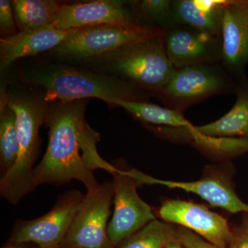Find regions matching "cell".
<instances>
[{
	"label": "cell",
	"mask_w": 248,
	"mask_h": 248,
	"mask_svg": "<svg viewBox=\"0 0 248 248\" xmlns=\"http://www.w3.org/2000/svg\"><path fill=\"white\" fill-rule=\"evenodd\" d=\"M156 216L166 223L193 232L218 247H231L232 244L234 236L228 220L202 204L182 200H166Z\"/></svg>",
	"instance_id": "cell-10"
},
{
	"label": "cell",
	"mask_w": 248,
	"mask_h": 248,
	"mask_svg": "<svg viewBox=\"0 0 248 248\" xmlns=\"http://www.w3.org/2000/svg\"><path fill=\"white\" fill-rule=\"evenodd\" d=\"M89 99L49 102L45 124L48 128V143L43 157L35 166V181L38 186H60L73 180L82 183L86 191L99 183L94 170L115 169L97 153L99 134L86 120Z\"/></svg>",
	"instance_id": "cell-1"
},
{
	"label": "cell",
	"mask_w": 248,
	"mask_h": 248,
	"mask_svg": "<svg viewBox=\"0 0 248 248\" xmlns=\"http://www.w3.org/2000/svg\"><path fill=\"white\" fill-rule=\"evenodd\" d=\"M2 248H40L38 246L33 244H22L16 245L5 244Z\"/></svg>",
	"instance_id": "cell-27"
},
{
	"label": "cell",
	"mask_w": 248,
	"mask_h": 248,
	"mask_svg": "<svg viewBox=\"0 0 248 248\" xmlns=\"http://www.w3.org/2000/svg\"><path fill=\"white\" fill-rule=\"evenodd\" d=\"M175 228L170 223L155 219L115 248H164L174 237Z\"/></svg>",
	"instance_id": "cell-21"
},
{
	"label": "cell",
	"mask_w": 248,
	"mask_h": 248,
	"mask_svg": "<svg viewBox=\"0 0 248 248\" xmlns=\"http://www.w3.org/2000/svg\"><path fill=\"white\" fill-rule=\"evenodd\" d=\"M114 107L122 108L143 125L171 128H187L192 125L186 120L184 114L148 102L116 101Z\"/></svg>",
	"instance_id": "cell-19"
},
{
	"label": "cell",
	"mask_w": 248,
	"mask_h": 248,
	"mask_svg": "<svg viewBox=\"0 0 248 248\" xmlns=\"http://www.w3.org/2000/svg\"><path fill=\"white\" fill-rule=\"evenodd\" d=\"M110 174L113 177L114 212L108 226V236L111 246L115 248L150 222L156 219V213L139 195L138 188L141 186L129 170L120 169L116 165Z\"/></svg>",
	"instance_id": "cell-9"
},
{
	"label": "cell",
	"mask_w": 248,
	"mask_h": 248,
	"mask_svg": "<svg viewBox=\"0 0 248 248\" xmlns=\"http://www.w3.org/2000/svg\"><path fill=\"white\" fill-rule=\"evenodd\" d=\"M166 34L161 28L146 24L102 25L69 30L65 40L46 53L53 61L79 66L141 41Z\"/></svg>",
	"instance_id": "cell-5"
},
{
	"label": "cell",
	"mask_w": 248,
	"mask_h": 248,
	"mask_svg": "<svg viewBox=\"0 0 248 248\" xmlns=\"http://www.w3.org/2000/svg\"><path fill=\"white\" fill-rule=\"evenodd\" d=\"M113 197L112 182H104L86 191L60 248H112L108 236V220Z\"/></svg>",
	"instance_id": "cell-8"
},
{
	"label": "cell",
	"mask_w": 248,
	"mask_h": 248,
	"mask_svg": "<svg viewBox=\"0 0 248 248\" xmlns=\"http://www.w3.org/2000/svg\"><path fill=\"white\" fill-rule=\"evenodd\" d=\"M63 4L55 0H13L11 4L18 31L32 30L53 24Z\"/></svg>",
	"instance_id": "cell-18"
},
{
	"label": "cell",
	"mask_w": 248,
	"mask_h": 248,
	"mask_svg": "<svg viewBox=\"0 0 248 248\" xmlns=\"http://www.w3.org/2000/svg\"><path fill=\"white\" fill-rule=\"evenodd\" d=\"M236 100L229 112L212 123L202 125L192 124L184 128L187 133L214 138L248 139V84L236 86Z\"/></svg>",
	"instance_id": "cell-17"
},
{
	"label": "cell",
	"mask_w": 248,
	"mask_h": 248,
	"mask_svg": "<svg viewBox=\"0 0 248 248\" xmlns=\"http://www.w3.org/2000/svg\"><path fill=\"white\" fill-rule=\"evenodd\" d=\"M18 31L15 21L11 1H0V34L1 37H8L16 35Z\"/></svg>",
	"instance_id": "cell-25"
},
{
	"label": "cell",
	"mask_w": 248,
	"mask_h": 248,
	"mask_svg": "<svg viewBox=\"0 0 248 248\" xmlns=\"http://www.w3.org/2000/svg\"><path fill=\"white\" fill-rule=\"evenodd\" d=\"M174 238L184 248H221L203 239L195 232L182 227H176Z\"/></svg>",
	"instance_id": "cell-24"
},
{
	"label": "cell",
	"mask_w": 248,
	"mask_h": 248,
	"mask_svg": "<svg viewBox=\"0 0 248 248\" xmlns=\"http://www.w3.org/2000/svg\"><path fill=\"white\" fill-rule=\"evenodd\" d=\"M228 75L213 64L175 68L156 97L169 108L184 114L187 108L207 98L236 89Z\"/></svg>",
	"instance_id": "cell-6"
},
{
	"label": "cell",
	"mask_w": 248,
	"mask_h": 248,
	"mask_svg": "<svg viewBox=\"0 0 248 248\" xmlns=\"http://www.w3.org/2000/svg\"><path fill=\"white\" fill-rule=\"evenodd\" d=\"M129 172L140 185H161L169 188H177L192 192L208 202L211 206L223 209L232 214L245 213L248 215V204L238 197L226 173L210 170L202 179L195 182H174L162 180L144 174L137 169Z\"/></svg>",
	"instance_id": "cell-12"
},
{
	"label": "cell",
	"mask_w": 248,
	"mask_h": 248,
	"mask_svg": "<svg viewBox=\"0 0 248 248\" xmlns=\"http://www.w3.org/2000/svg\"><path fill=\"white\" fill-rule=\"evenodd\" d=\"M84 198V194L77 189L60 194L53 208L45 215L35 219L16 220L6 244L60 248Z\"/></svg>",
	"instance_id": "cell-7"
},
{
	"label": "cell",
	"mask_w": 248,
	"mask_h": 248,
	"mask_svg": "<svg viewBox=\"0 0 248 248\" xmlns=\"http://www.w3.org/2000/svg\"><path fill=\"white\" fill-rule=\"evenodd\" d=\"M164 36L127 46L78 66L117 77L155 96L175 71L166 54Z\"/></svg>",
	"instance_id": "cell-4"
},
{
	"label": "cell",
	"mask_w": 248,
	"mask_h": 248,
	"mask_svg": "<svg viewBox=\"0 0 248 248\" xmlns=\"http://www.w3.org/2000/svg\"><path fill=\"white\" fill-rule=\"evenodd\" d=\"M164 44L168 58L177 69L222 60L221 39L187 26L177 24L166 31Z\"/></svg>",
	"instance_id": "cell-13"
},
{
	"label": "cell",
	"mask_w": 248,
	"mask_h": 248,
	"mask_svg": "<svg viewBox=\"0 0 248 248\" xmlns=\"http://www.w3.org/2000/svg\"><path fill=\"white\" fill-rule=\"evenodd\" d=\"M172 3L169 0L128 1L129 7L141 24L160 27L166 31L177 25L173 19Z\"/></svg>",
	"instance_id": "cell-22"
},
{
	"label": "cell",
	"mask_w": 248,
	"mask_h": 248,
	"mask_svg": "<svg viewBox=\"0 0 248 248\" xmlns=\"http://www.w3.org/2000/svg\"><path fill=\"white\" fill-rule=\"evenodd\" d=\"M0 108V171L2 177L16 164L19 143L16 113L8 104Z\"/></svg>",
	"instance_id": "cell-20"
},
{
	"label": "cell",
	"mask_w": 248,
	"mask_h": 248,
	"mask_svg": "<svg viewBox=\"0 0 248 248\" xmlns=\"http://www.w3.org/2000/svg\"><path fill=\"white\" fill-rule=\"evenodd\" d=\"M182 141L190 142L200 151L216 155L232 156L248 152L247 138H214L187 133L181 129Z\"/></svg>",
	"instance_id": "cell-23"
},
{
	"label": "cell",
	"mask_w": 248,
	"mask_h": 248,
	"mask_svg": "<svg viewBox=\"0 0 248 248\" xmlns=\"http://www.w3.org/2000/svg\"><path fill=\"white\" fill-rule=\"evenodd\" d=\"M164 248H184V246H182L177 240L175 239V238L170 240L169 242L166 244V246Z\"/></svg>",
	"instance_id": "cell-28"
},
{
	"label": "cell",
	"mask_w": 248,
	"mask_h": 248,
	"mask_svg": "<svg viewBox=\"0 0 248 248\" xmlns=\"http://www.w3.org/2000/svg\"><path fill=\"white\" fill-rule=\"evenodd\" d=\"M232 229L234 236L232 247L248 248V218H246L239 226Z\"/></svg>",
	"instance_id": "cell-26"
},
{
	"label": "cell",
	"mask_w": 248,
	"mask_h": 248,
	"mask_svg": "<svg viewBox=\"0 0 248 248\" xmlns=\"http://www.w3.org/2000/svg\"><path fill=\"white\" fill-rule=\"evenodd\" d=\"M227 0L172 1V16L177 24L187 26L221 39L222 16Z\"/></svg>",
	"instance_id": "cell-16"
},
{
	"label": "cell",
	"mask_w": 248,
	"mask_h": 248,
	"mask_svg": "<svg viewBox=\"0 0 248 248\" xmlns=\"http://www.w3.org/2000/svg\"><path fill=\"white\" fill-rule=\"evenodd\" d=\"M6 102L16 115L19 152L12 169L0 179V196L17 205L37 187L35 164L40 155V127L45 124L49 102L45 90L19 80L6 89Z\"/></svg>",
	"instance_id": "cell-3"
},
{
	"label": "cell",
	"mask_w": 248,
	"mask_h": 248,
	"mask_svg": "<svg viewBox=\"0 0 248 248\" xmlns=\"http://www.w3.org/2000/svg\"><path fill=\"white\" fill-rule=\"evenodd\" d=\"M19 80L45 90L48 102L97 98L114 106L120 100L148 102L153 95L117 77L53 60L27 63L19 72Z\"/></svg>",
	"instance_id": "cell-2"
},
{
	"label": "cell",
	"mask_w": 248,
	"mask_h": 248,
	"mask_svg": "<svg viewBox=\"0 0 248 248\" xmlns=\"http://www.w3.org/2000/svg\"><path fill=\"white\" fill-rule=\"evenodd\" d=\"M221 38L223 63L240 74L248 66V0H227Z\"/></svg>",
	"instance_id": "cell-14"
},
{
	"label": "cell",
	"mask_w": 248,
	"mask_h": 248,
	"mask_svg": "<svg viewBox=\"0 0 248 248\" xmlns=\"http://www.w3.org/2000/svg\"><path fill=\"white\" fill-rule=\"evenodd\" d=\"M53 24L62 31L95 26H127L143 24L129 7L128 1L95 0L64 3Z\"/></svg>",
	"instance_id": "cell-11"
},
{
	"label": "cell",
	"mask_w": 248,
	"mask_h": 248,
	"mask_svg": "<svg viewBox=\"0 0 248 248\" xmlns=\"http://www.w3.org/2000/svg\"><path fill=\"white\" fill-rule=\"evenodd\" d=\"M69 31L57 29L53 24L40 29L19 31L0 38V68L5 71L19 59L48 53L65 40Z\"/></svg>",
	"instance_id": "cell-15"
}]
</instances>
